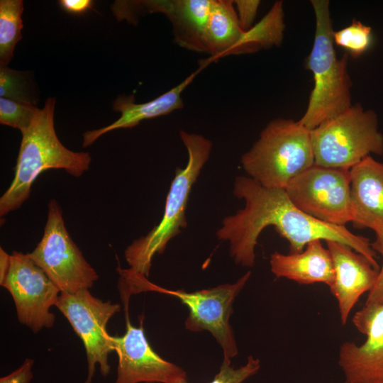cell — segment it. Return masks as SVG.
Listing matches in <instances>:
<instances>
[{
  "instance_id": "26",
  "label": "cell",
  "mask_w": 383,
  "mask_h": 383,
  "mask_svg": "<svg viewBox=\"0 0 383 383\" xmlns=\"http://www.w3.org/2000/svg\"><path fill=\"white\" fill-rule=\"evenodd\" d=\"M376 235L375 240L371 243L373 250L380 253L382 257V265L379 270L377 280L368 293L365 305L377 304L383 303V226H377L373 229Z\"/></svg>"
},
{
  "instance_id": "19",
  "label": "cell",
  "mask_w": 383,
  "mask_h": 383,
  "mask_svg": "<svg viewBox=\"0 0 383 383\" xmlns=\"http://www.w3.org/2000/svg\"><path fill=\"white\" fill-rule=\"evenodd\" d=\"M244 30L241 28L233 1L213 0L205 33L208 60L243 54L240 42Z\"/></svg>"
},
{
  "instance_id": "3",
  "label": "cell",
  "mask_w": 383,
  "mask_h": 383,
  "mask_svg": "<svg viewBox=\"0 0 383 383\" xmlns=\"http://www.w3.org/2000/svg\"><path fill=\"white\" fill-rule=\"evenodd\" d=\"M311 4L316 28L306 67L313 74L314 84L305 113L299 121L310 131L353 105L352 82L348 72V54L340 58L337 57L329 1L311 0Z\"/></svg>"
},
{
  "instance_id": "30",
  "label": "cell",
  "mask_w": 383,
  "mask_h": 383,
  "mask_svg": "<svg viewBox=\"0 0 383 383\" xmlns=\"http://www.w3.org/2000/svg\"><path fill=\"white\" fill-rule=\"evenodd\" d=\"M345 383H348V382H345Z\"/></svg>"
},
{
  "instance_id": "13",
  "label": "cell",
  "mask_w": 383,
  "mask_h": 383,
  "mask_svg": "<svg viewBox=\"0 0 383 383\" xmlns=\"http://www.w3.org/2000/svg\"><path fill=\"white\" fill-rule=\"evenodd\" d=\"M366 335L361 345L346 341L338 353V365L348 383H383V303L365 305L353 318Z\"/></svg>"
},
{
  "instance_id": "9",
  "label": "cell",
  "mask_w": 383,
  "mask_h": 383,
  "mask_svg": "<svg viewBox=\"0 0 383 383\" xmlns=\"http://www.w3.org/2000/svg\"><path fill=\"white\" fill-rule=\"evenodd\" d=\"M48 206L43 236L28 255L60 292L75 293L90 289L98 280V274L69 234L59 204L52 199Z\"/></svg>"
},
{
  "instance_id": "2",
  "label": "cell",
  "mask_w": 383,
  "mask_h": 383,
  "mask_svg": "<svg viewBox=\"0 0 383 383\" xmlns=\"http://www.w3.org/2000/svg\"><path fill=\"white\" fill-rule=\"evenodd\" d=\"M55 99L48 98L30 126L23 132L14 177L0 198V216L19 209L28 199L34 182L43 172L63 170L80 177L89 168L87 152L67 148L57 136L54 126Z\"/></svg>"
},
{
  "instance_id": "18",
  "label": "cell",
  "mask_w": 383,
  "mask_h": 383,
  "mask_svg": "<svg viewBox=\"0 0 383 383\" xmlns=\"http://www.w3.org/2000/svg\"><path fill=\"white\" fill-rule=\"evenodd\" d=\"M270 265L276 277L298 284L323 283L330 287L334 281L332 257L321 240L309 243L300 252L284 255L274 252L270 255Z\"/></svg>"
},
{
  "instance_id": "1",
  "label": "cell",
  "mask_w": 383,
  "mask_h": 383,
  "mask_svg": "<svg viewBox=\"0 0 383 383\" xmlns=\"http://www.w3.org/2000/svg\"><path fill=\"white\" fill-rule=\"evenodd\" d=\"M233 192L236 198L244 199L245 207L225 217L216 235L229 243L230 255L236 264L255 265L257 238L265 228L272 226L289 242L290 253L303 251L315 240L336 241L366 257L379 270L377 252L369 238L345 226L328 224L305 214L292 204L284 189L265 187L249 177L239 176Z\"/></svg>"
},
{
  "instance_id": "20",
  "label": "cell",
  "mask_w": 383,
  "mask_h": 383,
  "mask_svg": "<svg viewBox=\"0 0 383 383\" xmlns=\"http://www.w3.org/2000/svg\"><path fill=\"white\" fill-rule=\"evenodd\" d=\"M285 29L283 1H277L262 19L244 31L240 42L243 54L280 46Z\"/></svg>"
},
{
  "instance_id": "11",
  "label": "cell",
  "mask_w": 383,
  "mask_h": 383,
  "mask_svg": "<svg viewBox=\"0 0 383 383\" xmlns=\"http://www.w3.org/2000/svg\"><path fill=\"white\" fill-rule=\"evenodd\" d=\"M56 307L68 320L84 346L87 362L85 383L91 382L96 365L100 367L101 374L107 376L111 369L108 356L114 350L106 325L120 311L121 306L109 300L104 301L85 289L75 293L61 292Z\"/></svg>"
},
{
  "instance_id": "8",
  "label": "cell",
  "mask_w": 383,
  "mask_h": 383,
  "mask_svg": "<svg viewBox=\"0 0 383 383\" xmlns=\"http://www.w3.org/2000/svg\"><path fill=\"white\" fill-rule=\"evenodd\" d=\"M0 284L11 294L19 322L37 333L52 328L60 290L28 253L0 248Z\"/></svg>"
},
{
  "instance_id": "27",
  "label": "cell",
  "mask_w": 383,
  "mask_h": 383,
  "mask_svg": "<svg viewBox=\"0 0 383 383\" xmlns=\"http://www.w3.org/2000/svg\"><path fill=\"white\" fill-rule=\"evenodd\" d=\"M233 4L241 28L244 31L249 30L253 26L260 1L236 0Z\"/></svg>"
},
{
  "instance_id": "7",
  "label": "cell",
  "mask_w": 383,
  "mask_h": 383,
  "mask_svg": "<svg viewBox=\"0 0 383 383\" xmlns=\"http://www.w3.org/2000/svg\"><path fill=\"white\" fill-rule=\"evenodd\" d=\"M315 164L350 169L370 153L383 155V135L372 110L353 104L311 130Z\"/></svg>"
},
{
  "instance_id": "24",
  "label": "cell",
  "mask_w": 383,
  "mask_h": 383,
  "mask_svg": "<svg viewBox=\"0 0 383 383\" xmlns=\"http://www.w3.org/2000/svg\"><path fill=\"white\" fill-rule=\"evenodd\" d=\"M26 73L0 66V96L36 105Z\"/></svg>"
},
{
  "instance_id": "15",
  "label": "cell",
  "mask_w": 383,
  "mask_h": 383,
  "mask_svg": "<svg viewBox=\"0 0 383 383\" xmlns=\"http://www.w3.org/2000/svg\"><path fill=\"white\" fill-rule=\"evenodd\" d=\"M352 223L357 228L383 226V163L366 157L350 169Z\"/></svg>"
},
{
  "instance_id": "22",
  "label": "cell",
  "mask_w": 383,
  "mask_h": 383,
  "mask_svg": "<svg viewBox=\"0 0 383 383\" xmlns=\"http://www.w3.org/2000/svg\"><path fill=\"white\" fill-rule=\"evenodd\" d=\"M334 43L346 50L353 58L367 52L373 43L371 27L353 19L352 23L333 33Z\"/></svg>"
},
{
  "instance_id": "10",
  "label": "cell",
  "mask_w": 383,
  "mask_h": 383,
  "mask_svg": "<svg viewBox=\"0 0 383 383\" xmlns=\"http://www.w3.org/2000/svg\"><path fill=\"white\" fill-rule=\"evenodd\" d=\"M350 169L314 164L292 179L284 190L305 214L339 226L352 221Z\"/></svg>"
},
{
  "instance_id": "17",
  "label": "cell",
  "mask_w": 383,
  "mask_h": 383,
  "mask_svg": "<svg viewBox=\"0 0 383 383\" xmlns=\"http://www.w3.org/2000/svg\"><path fill=\"white\" fill-rule=\"evenodd\" d=\"M213 0L150 1V13L165 14L172 23L174 42L196 52H206L205 33Z\"/></svg>"
},
{
  "instance_id": "25",
  "label": "cell",
  "mask_w": 383,
  "mask_h": 383,
  "mask_svg": "<svg viewBox=\"0 0 383 383\" xmlns=\"http://www.w3.org/2000/svg\"><path fill=\"white\" fill-rule=\"evenodd\" d=\"M260 369V361L252 356L248 357L246 363L238 368L231 366V362L223 361L219 372L209 383H244ZM180 383H188L187 381Z\"/></svg>"
},
{
  "instance_id": "28",
  "label": "cell",
  "mask_w": 383,
  "mask_h": 383,
  "mask_svg": "<svg viewBox=\"0 0 383 383\" xmlns=\"http://www.w3.org/2000/svg\"><path fill=\"white\" fill-rule=\"evenodd\" d=\"M33 363V360L26 359L18 368L1 377L0 383H30L33 377L32 372Z\"/></svg>"
},
{
  "instance_id": "16",
  "label": "cell",
  "mask_w": 383,
  "mask_h": 383,
  "mask_svg": "<svg viewBox=\"0 0 383 383\" xmlns=\"http://www.w3.org/2000/svg\"><path fill=\"white\" fill-rule=\"evenodd\" d=\"M199 70L188 76L182 82L157 98L145 103L136 104L133 95L120 96L113 102V108L121 113L114 122L99 129L88 131L83 134V146L94 143L99 137L120 128H132L142 121L170 113L184 107L182 92L192 83Z\"/></svg>"
},
{
  "instance_id": "29",
  "label": "cell",
  "mask_w": 383,
  "mask_h": 383,
  "mask_svg": "<svg viewBox=\"0 0 383 383\" xmlns=\"http://www.w3.org/2000/svg\"><path fill=\"white\" fill-rule=\"evenodd\" d=\"M58 4L64 11L72 15H82L94 6L91 0H60Z\"/></svg>"
},
{
  "instance_id": "21",
  "label": "cell",
  "mask_w": 383,
  "mask_h": 383,
  "mask_svg": "<svg viewBox=\"0 0 383 383\" xmlns=\"http://www.w3.org/2000/svg\"><path fill=\"white\" fill-rule=\"evenodd\" d=\"M23 11L22 0L0 1V66H8L22 38Z\"/></svg>"
},
{
  "instance_id": "5",
  "label": "cell",
  "mask_w": 383,
  "mask_h": 383,
  "mask_svg": "<svg viewBox=\"0 0 383 383\" xmlns=\"http://www.w3.org/2000/svg\"><path fill=\"white\" fill-rule=\"evenodd\" d=\"M240 163L248 177L262 186L284 189L315 164L311 131L299 121L274 119L242 155Z\"/></svg>"
},
{
  "instance_id": "4",
  "label": "cell",
  "mask_w": 383,
  "mask_h": 383,
  "mask_svg": "<svg viewBox=\"0 0 383 383\" xmlns=\"http://www.w3.org/2000/svg\"><path fill=\"white\" fill-rule=\"evenodd\" d=\"M181 140L187 149L188 161L184 168H177L167 195L162 217L145 236L135 240L125 250L124 256L133 274L148 277L152 260L162 254L169 241L186 228V209L192 187L208 160L212 143L197 133L180 131Z\"/></svg>"
},
{
  "instance_id": "23",
  "label": "cell",
  "mask_w": 383,
  "mask_h": 383,
  "mask_svg": "<svg viewBox=\"0 0 383 383\" xmlns=\"http://www.w3.org/2000/svg\"><path fill=\"white\" fill-rule=\"evenodd\" d=\"M39 110L35 104L1 97L0 123L23 132L30 126Z\"/></svg>"
},
{
  "instance_id": "6",
  "label": "cell",
  "mask_w": 383,
  "mask_h": 383,
  "mask_svg": "<svg viewBox=\"0 0 383 383\" xmlns=\"http://www.w3.org/2000/svg\"><path fill=\"white\" fill-rule=\"evenodd\" d=\"M247 272L233 284H223L216 287L187 292L182 289L170 290L149 282L146 277L127 274L122 281L127 293L152 291L177 297L189 309L185 321L186 329L193 332L209 331L221 345L224 362H231L238 353L230 317L233 303L250 279Z\"/></svg>"
},
{
  "instance_id": "12",
  "label": "cell",
  "mask_w": 383,
  "mask_h": 383,
  "mask_svg": "<svg viewBox=\"0 0 383 383\" xmlns=\"http://www.w3.org/2000/svg\"><path fill=\"white\" fill-rule=\"evenodd\" d=\"M126 332L122 336H112L113 350L118 357L115 383H180L187 381L185 370L160 357L151 347L145 336L140 316V326L131 325L127 304Z\"/></svg>"
},
{
  "instance_id": "14",
  "label": "cell",
  "mask_w": 383,
  "mask_h": 383,
  "mask_svg": "<svg viewBox=\"0 0 383 383\" xmlns=\"http://www.w3.org/2000/svg\"><path fill=\"white\" fill-rule=\"evenodd\" d=\"M326 242L335 273L333 283L329 288L337 299L341 324L345 325L360 297L374 287L379 270L366 257L348 245L332 240Z\"/></svg>"
}]
</instances>
